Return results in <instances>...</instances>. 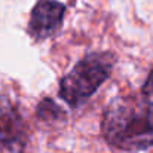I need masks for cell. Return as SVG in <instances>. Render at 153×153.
<instances>
[{
    "mask_svg": "<svg viewBox=\"0 0 153 153\" xmlns=\"http://www.w3.org/2000/svg\"><path fill=\"white\" fill-rule=\"evenodd\" d=\"M114 58L107 52H95L82 58L59 82V95L71 107L86 101L110 76Z\"/></svg>",
    "mask_w": 153,
    "mask_h": 153,
    "instance_id": "2",
    "label": "cell"
},
{
    "mask_svg": "<svg viewBox=\"0 0 153 153\" xmlns=\"http://www.w3.org/2000/svg\"><path fill=\"white\" fill-rule=\"evenodd\" d=\"M25 125L18 108L4 97H0V144L16 147L24 143Z\"/></svg>",
    "mask_w": 153,
    "mask_h": 153,
    "instance_id": "4",
    "label": "cell"
},
{
    "mask_svg": "<svg viewBox=\"0 0 153 153\" xmlns=\"http://www.w3.org/2000/svg\"><path fill=\"white\" fill-rule=\"evenodd\" d=\"M105 141L120 150L153 147V71L137 95L117 98L102 119Z\"/></svg>",
    "mask_w": 153,
    "mask_h": 153,
    "instance_id": "1",
    "label": "cell"
},
{
    "mask_svg": "<svg viewBox=\"0 0 153 153\" xmlns=\"http://www.w3.org/2000/svg\"><path fill=\"white\" fill-rule=\"evenodd\" d=\"M65 6L56 0H42L33 10L30 18V33L36 40H43L52 36L61 25Z\"/></svg>",
    "mask_w": 153,
    "mask_h": 153,
    "instance_id": "3",
    "label": "cell"
}]
</instances>
